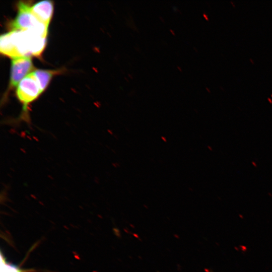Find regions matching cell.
<instances>
[{
	"label": "cell",
	"instance_id": "obj_1",
	"mask_svg": "<svg viewBox=\"0 0 272 272\" xmlns=\"http://www.w3.org/2000/svg\"><path fill=\"white\" fill-rule=\"evenodd\" d=\"M41 93L37 81L31 73L19 83L17 88L16 95L23 105V112L20 117V120L29 122L28 114V105L36 100Z\"/></svg>",
	"mask_w": 272,
	"mask_h": 272
},
{
	"label": "cell",
	"instance_id": "obj_2",
	"mask_svg": "<svg viewBox=\"0 0 272 272\" xmlns=\"http://www.w3.org/2000/svg\"><path fill=\"white\" fill-rule=\"evenodd\" d=\"M18 14L11 24L12 30H34L43 24L32 14L31 6L28 3L21 2L18 4Z\"/></svg>",
	"mask_w": 272,
	"mask_h": 272
},
{
	"label": "cell",
	"instance_id": "obj_3",
	"mask_svg": "<svg viewBox=\"0 0 272 272\" xmlns=\"http://www.w3.org/2000/svg\"><path fill=\"white\" fill-rule=\"evenodd\" d=\"M35 70L30 56L13 58L12 60L10 88L18 86L25 77Z\"/></svg>",
	"mask_w": 272,
	"mask_h": 272
},
{
	"label": "cell",
	"instance_id": "obj_4",
	"mask_svg": "<svg viewBox=\"0 0 272 272\" xmlns=\"http://www.w3.org/2000/svg\"><path fill=\"white\" fill-rule=\"evenodd\" d=\"M30 10L39 22L47 26L49 25L53 10L52 1H43L38 2L31 6Z\"/></svg>",
	"mask_w": 272,
	"mask_h": 272
},
{
	"label": "cell",
	"instance_id": "obj_5",
	"mask_svg": "<svg viewBox=\"0 0 272 272\" xmlns=\"http://www.w3.org/2000/svg\"><path fill=\"white\" fill-rule=\"evenodd\" d=\"M57 70H35L31 74L37 81L42 92L47 87L53 76L59 73Z\"/></svg>",
	"mask_w": 272,
	"mask_h": 272
},
{
	"label": "cell",
	"instance_id": "obj_6",
	"mask_svg": "<svg viewBox=\"0 0 272 272\" xmlns=\"http://www.w3.org/2000/svg\"><path fill=\"white\" fill-rule=\"evenodd\" d=\"M1 272H25L18 267L6 261L5 258L1 254Z\"/></svg>",
	"mask_w": 272,
	"mask_h": 272
},
{
	"label": "cell",
	"instance_id": "obj_7",
	"mask_svg": "<svg viewBox=\"0 0 272 272\" xmlns=\"http://www.w3.org/2000/svg\"><path fill=\"white\" fill-rule=\"evenodd\" d=\"M203 17L206 18V19L207 20H208L209 19H208V17H207L208 16H207L206 14H203Z\"/></svg>",
	"mask_w": 272,
	"mask_h": 272
},
{
	"label": "cell",
	"instance_id": "obj_8",
	"mask_svg": "<svg viewBox=\"0 0 272 272\" xmlns=\"http://www.w3.org/2000/svg\"><path fill=\"white\" fill-rule=\"evenodd\" d=\"M267 99L269 101V102H270V103H272V101H271V99H270L269 98H268Z\"/></svg>",
	"mask_w": 272,
	"mask_h": 272
},
{
	"label": "cell",
	"instance_id": "obj_9",
	"mask_svg": "<svg viewBox=\"0 0 272 272\" xmlns=\"http://www.w3.org/2000/svg\"><path fill=\"white\" fill-rule=\"evenodd\" d=\"M250 60L251 61V62H252V63H254V61H253V60H252V59L250 58Z\"/></svg>",
	"mask_w": 272,
	"mask_h": 272
},
{
	"label": "cell",
	"instance_id": "obj_10",
	"mask_svg": "<svg viewBox=\"0 0 272 272\" xmlns=\"http://www.w3.org/2000/svg\"><path fill=\"white\" fill-rule=\"evenodd\" d=\"M231 3H232V4L233 5V6H235L234 4L232 2H231Z\"/></svg>",
	"mask_w": 272,
	"mask_h": 272
},
{
	"label": "cell",
	"instance_id": "obj_11",
	"mask_svg": "<svg viewBox=\"0 0 272 272\" xmlns=\"http://www.w3.org/2000/svg\"><path fill=\"white\" fill-rule=\"evenodd\" d=\"M271 96L272 97V94L271 95Z\"/></svg>",
	"mask_w": 272,
	"mask_h": 272
}]
</instances>
